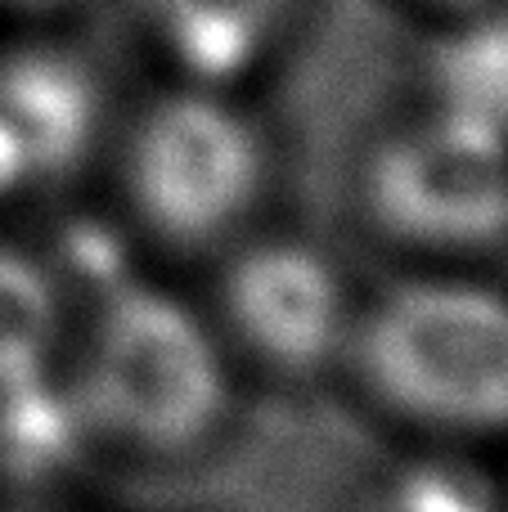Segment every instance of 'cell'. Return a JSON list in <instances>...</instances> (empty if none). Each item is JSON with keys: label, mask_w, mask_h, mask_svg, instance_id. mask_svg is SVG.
I'll return each instance as SVG.
<instances>
[{"label": "cell", "mask_w": 508, "mask_h": 512, "mask_svg": "<svg viewBox=\"0 0 508 512\" xmlns=\"http://www.w3.org/2000/svg\"><path fill=\"white\" fill-rule=\"evenodd\" d=\"M338 369L387 418L437 441L508 432V297L459 270H414L356 301Z\"/></svg>", "instance_id": "2"}, {"label": "cell", "mask_w": 508, "mask_h": 512, "mask_svg": "<svg viewBox=\"0 0 508 512\" xmlns=\"http://www.w3.org/2000/svg\"><path fill=\"white\" fill-rule=\"evenodd\" d=\"M90 0H0V27L9 32H41V27H68Z\"/></svg>", "instance_id": "11"}, {"label": "cell", "mask_w": 508, "mask_h": 512, "mask_svg": "<svg viewBox=\"0 0 508 512\" xmlns=\"http://www.w3.org/2000/svg\"><path fill=\"white\" fill-rule=\"evenodd\" d=\"M356 297L329 252L297 234H243L221 252L216 333L234 360L275 378L338 369Z\"/></svg>", "instance_id": "5"}, {"label": "cell", "mask_w": 508, "mask_h": 512, "mask_svg": "<svg viewBox=\"0 0 508 512\" xmlns=\"http://www.w3.org/2000/svg\"><path fill=\"white\" fill-rule=\"evenodd\" d=\"M378 5H387L410 27H428V32H437V27H450V23H464V18L486 14V9L504 5V0H378Z\"/></svg>", "instance_id": "10"}, {"label": "cell", "mask_w": 508, "mask_h": 512, "mask_svg": "<svg viewBox=\"0 0 508 512\" xmlns=\"http://www.w3.org/2000/svg\"><path fill=\"white\" fill-rule=\"evenodd\" d=\"M104 158L126 225L167 252H225L275 189V135L243 90L153 81L113 113Z\"/></svg>", "instance_id": "1"}, {"label": "cell", "mask_w": 508, "mask_h": 512, "mask_svg": "<svg viewBox=\"0 0 508 512\" xmlns=\"http://www.w3.org/2000/svg\"><path fill=\"white\" fill-rule=\"evenodd\" d=\"M414 99L508 135V9L437 27Z\"/></svg>", "instance_id": "8"}, {"label": "cell", "mask_w": 508, "mask_h": 512, "mask_svg": "<svg viewBox=\"0 0 508 512\" xmlns=\"http://www.w3.org/2000/svg\"><path fill=\"white\" fill-rule=\"evenodd\" d=\"M113 9L153 81L243 95L275 77L315 23V0H113Z\"/></svg>", "instance_id": "7"}, {"label": "cell", "mask_w": 508, "mask_h": 512, "mask_svg": "<svg viewBox=\"0 0 508 512\" xmlns=\"http://www.w3.org/2000/svg\"><path fill=\"white\" fill-rule=\"evenodd\" d=\"M77 423L135 459H189L234 409V355L185 297L126 279L99 297L72 355Z\"/></svg>", "instance_id": "3"}, {"label": "cell", "mask_w": 508, "mask_h": 512, "mask_svg": "<svg viewBox=\"0 0 508 512\" xmlns=\"http://www.w3.org/2000/svg\"><path fill=\"white\" fill-rule=\"evenodd\" d=\"M59 342V297L54 279L27 256L0 248V391L36 387Z\"/></svg>", "instance_id": "9"}, {"label": "cell", "mask_w": 508, "mask_h": 512, "mask_svg": "<svg viewBox=\"0 0 508 512\" xmlns=\"http://www.w3.org/2000/svg\"><path fill=\"white\" fill-rule=\"evenodd\" d=\"M117 104L63 27L9 32L0 45V198L68 180L104 153Z\"/></svg>", "instance_id": "6"}, {"label": "cell", "mask_w": 508, "mask_h": 512, "mask_svg": "<svg viewBox=\"0 0 508 512\" xmlns=\"http://www.w3.org/2000/svg\"><path fill=\"white\" fill-rule=\"evenodd\" d=\"M356 212L414 261H473L508 243V135L414 99L356 162Z\"/></svg>", "instance_id": "4"}]
</instances>
